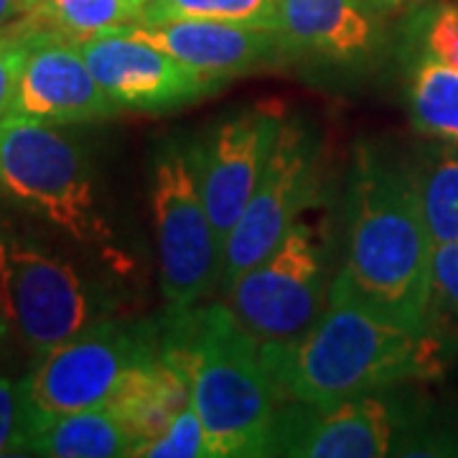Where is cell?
<instances>
[{
	"instance_id": "6da1fadb",
	"label": "cell",
	"mask_w": 458,
	"mask_h": 458,
	"mask_svg": "<svg viewBox=\"0 0 458 458\" xmlns=\"http://www.w3.org/2000/svg\"><path fill=\"white\" fill-rule=\"evenodd\" d=\"M262 360L280 400L334 405L382 393L400 382L436 377L445 342L430 331L400 327L369 309L336 276L328 306L303 334L288 342H260Z\"/></svg>"
},
{
	"instance_id": "7a4b0ae2",
	"label": "cell",
	"mask_w": 458,
	"mask_h": 458,
	"mask_svg": "<svg viewBox=\"0 0 458 458\" xmlns=\"http://www.w3.org/2000/svg\"><path fill=\"white\" fill-rule=\"evenodd\" d=\"M433 247L415 168L394 161L382 148H357L346 265L339 276L385 318L412 331H430Z\"/></svg>"
},
{
	"instance_id": "3957f363",
	"label": "cell",
	"mask_w": 458,
	"mask_h": 458,
	"mask_svg": "<svg viewBox=\"0 0 458 458\" xmlns=\"http://www.w3.org/2000/svg\"><path fill=\"white\" fill-rule=\"evenodd\" d=\"M161 357L191 385L209 458L265 456L278 412V387L260 339L227 306L165 311Z\"/></svg>"
},
{
	"instance_id": "277c9868",
	"label": "cell",
	"mask_w": 458,
	"mask_h": 458,
	"mask_svg": "<svg viewBox=\"0 0 458 458\" xmlns=\"http://www.w3.org/2000/svg\"><path fill=\"white\" fill-rule=\"evenodd\" d=\"M0 189L77 240L107 237L84 150L51 123L0 117Z\"/></svg>"
},
{
	"instance_id": "5b68a950",
	"label": "cell",
	"mask_w": 458,
	"mask_h": 458,
	"mask_svg": "<svg viewBox=\"0 0 458 458\" xmlns=\"http://www.w3.org/2000/svg\"><path fill=\"white\" fill-rule=\"evenodd\" d=\"M150 207L165 311L194 309L222 278V250L199 183V143L164 140L153 165Z\"/></svg>"
},
{
	"instance_id": "8992f818",
	"label": "cell",
	"mask_w": 458,
	"mask_h": 458,
	"mask_svg": "<svg viewBox=\"0 0 458 458\" xmlns=\"http://www.w3.org/2000/svg\"><path fill=\"white\" fill-rule=\"evenodd\" d=\"M161 352V324L140 318H98L80 334L38 354L26 377L41 418L105 408L123 375Z\"/></svg>"
},
{
	"instance_id": "52a82bcc",
	"label": "cell",
	"mask_w": 458,
	"mask_h": 458,
	"mask_svg": "<svg viewBox=\"0 0 458 458\" xmlns=\"http://www.w3.org/2000/svg\"><path fill=\"white\" fill-rule=\"evenodd\" d=\"M318 168V140L311 128L306 123L283 120L260 181L240 222L229 232L219 278L225 291L265 260L298 216L316 201L321 183Z\"/></svg>"
},
{
	"instance_id": "ba28073f",
	"label": "cell",
	"mask_w": 458,
	"mask_h": 458,
	"mask_svg": "<svg viewBox=\"0 0 458 458\" xmlns=\"http://www.w3.org/2000/svg\"><path fill=\"white\" fill-rule=\"evenodd\" d=\"M229 309L260 342H288L321 316L327 260L309 225L295 222L278 247L227 288Z\"/></svg>"
},
{
	"instance_id": "9c48e42d",
	"label": "cell",
	"mask_w": 458,
	"mask_h": 458,
	"mask_svg": "<svg viewBox=\"0 0 458 458\" xmlns=\"http://www.w3.org/2000/svg\"><path fill=\"white\" fill-rule=\"evenodd\" d=\"M408 428V408L390 390L349 397L334 405L293 403L276 412L265 456H397Z\"/></svg>"
},
{
	"instance_id": "30bf717a",
	"label": "cell",
	"mask_w": 458,
	"mask_h": 458,
	"mask_svg": "<svg viewBox=\"0 0 458 458\" xmlns=\"http://www.w3.org/2000/svg\"><path fill=\"white\" fill-rule=\"evenodd\" d=\"M87 64L99 87L128 110L165 113L214 95L227 80L183 64L128 31V26L80 38Z\"/></svg>"
},
{
	"instance_id": "8fae6325",
	"label": "cell",
	"mask_w": 458,
	"mask_h": 458,
	"mask_svg": "<svg viewBox=\"0 0 458 458\" xmlns=\"http://www.w3.org/2000/svg\"><path fill=\"white\" fill-rule=\"evenodd\" d=\"M0 276L11 321L36 354L98 321L102 306L69 262L33 247L0 245Z\"/></svg>"
},
{
	"instance_id": "7c38bea8",
	"label": "cell",
	"mask_w": 458,
	"mask_h": 458,
	"mask_svg": "<svg viewBox=\"0 0 458 458\" xmlns=\"http://www.w3.org/2000/svg\"><path fill=\"white\" fill-rule=\"evenodd\" d=\"M117 110L120 105L99 87L74 36L47 23L29 33L11 113L69 125L110 117Z\"/></svg>"
},
{
	"instance_id": "4fadbf2b",
	"label": "cell",
	"mask_w": 458,
	"mask_h": 458,
	"mask_svg": "<svg viewBox=\"0 0 458 458\" xmlns=\"http://www.w3.org/2000/svg\"><path fill=\"white\" fill-rule=\"evenodd\" d=\"M283 114L270 105H258L237 114H229L199 146V183L214 234L222 250L229 232L240 222L247 201L267 164V156L278 138Z\"/></svg>"
},
{
	"instance_id": "5bb4252c",
	"label": "cell",
	"mask_w": 458,
	"mask_h": 458,
	"mask_svg": "<svg viewBox=\"0 0 458 458\" xmlns=\"http://www.w3.org/2000/svg\"><path fill=\"white\" fill-rule=\"evenodd\" d=\"M288 56L334 66H361L382 47V13L369 0H278Z\"/></svg>"
},
{
	"instance_id": "9a60e30c",
	"label": "cell",
	"mask_w": 458,
	"mask_h": 458,
	"mask_svg": "<svg viewBox=\"0 0 458 458\" xmlns=\"http://www.w3.org/2000/svg\"><path fill=\"white\" fill-rule=\"evenodd\" d=\"M128 31L158 49L168 51L183 64L197 66L227 82L240 74L288 59L283 36L278 31L250 29L222 21L174 18L158 23H131Z\"/></svg>"
},
{
	"instance_id": "2e32d148",
	"label": "cell",
	"mask_w": 458,
	"mask_h": 458,
	"mask_svg": "<svg viewBox=\"0 0 458 458\" xmlns=\"http://www.w3.org/2000/svg\"><path fill=\"white\" fill-rule=\"evenodd\" d=\"M191 405V385L174 364L161 357L131 367L105 403V408L128 428L138 451L164 436L181 410Z\"/></svg>"
},
{
	"instance_id": "e0dca14e",
	"label": "cell",
	"mask_w": 458,
	"mask_h": 458,
	"mask_svg": "<svg viewBox=\"0 0 458 458\" xmlns=\"http://www.w3.org/2000/svg\"><path fill=\"white\" fill-rule=\"evenodd\" d=\"M138 441L107 408L41 418L26 454L51 458L135 456Z\"/></svg>"
},
{
	"instance_id": "ac0fdd59",
	"label": "cell",
	"mask_w": 458,
	"mask_h": 458,
	"mask_svg": "<svg viewBox=\"0 0 458 458\" xmlns=\"http://www.w3.org/2000/svg\"><path fill=\"white\" fill-rule=\"evenodd\" d=\"M412 125L430 138L458 146V69L423 54L410 80Z\"/></svg>"
},
{
	"instance_id": "d6986e66",
	"label": "cell",
	"mask_w": 458,
	"mask_h": 458,
	"mask_svg": "<svg viewBox=\"0 0 458 458\" xmlns=\"http://www.w3.org/2000/svg\"><path fill=\"white\" fill-rule=\"evenodd\" d=\"M415 183L433 242L458 240V146L430 148L415 165Z\"/></svg>"
},
{
	"instance_id": "ffe728a7",
	"label": "cell",
	"mask_w": 458,
	"mask_h": 458,
	"mask_svg": "<svg viewBox=\"0 0 458 458\" xmlns=\"http://www.w3.org/2000/svg\"><path fill=\"white\" fill-rule=\"evenodd\" d=\"M174 18L222 21L265 31L280 29L278 0H148L138 23H158Z\"/></svg>"
},
{
	"instance_id": "44dd1931",
	"label": "cell",
	"mask_w": 458,
	"mask_h": 458,
	"mask_svg": "<svg viewBox=\"0 0 458 458\" xmlns=\"http://www.w3.org/2000/svg\"><path fill=\"white\" fill-rule=\"evenodd\" d=\"M146 3L148 0H41L38 13L47 26L80 41L98 31L138 23Z\"/></svg>"
},
{
	"instance_id": "7402d4cb",
	"label": "cell",
	"mask_w": 458,
	"mask_h": 458,
	"mask_svg": "<svg viewBox=\"0 0 458 458\" xmlns=\"http://www.w3.org/2000/svg\"><path fill=\"white\" fill-rule=\"evenodd\" d=\"M41 423L29 397L26 379L0 377V456L26 454L33 430Z\"/></svg>"
},
{
	"instance_id": "603a6c76",
	"label": "cell",
	"mask_w": 458,
	"mask_h": 458,
	"mask_svg": "<svg viewBox=\"0 0 458 458\" xmlns=\"http://www.w3.org/2000/svg\"><path fill=\"white\" fill-rule=\"evenodd\" d=\"M138 456L146 458H209L204 426L194 405H186L164 436L140 448Z\"/></svg>"
},
{
	"instance_id": "cb8c5ba5",
	"label": "cell",
	"mask_w": 458,
	"mask_h": 458,
	"mask_svg": "<svg viewBox=\"0 0 458 458\" xmlns=\"http://www.w3.org/2000/svg\"><path fill=\"white\" fill-rule=\"evenodd\" d=\"M436 316L458 318V240L433 247V301L430 327Z\"/></svg>"
},
{
	"instance_id": "d4e9b609",
	"label": "cell",
	"mask_w": 458,
	"mask_h": 458,
	"mask_svg": "<svg viewBox=\"0 0 458 458\" xmlns=\"http://www.w3.org/2000/svg\"><path fill=\"white\" fill-rule=\"evenodd\" d=\"M423 54L458 69V3L436 8L423 31Z\"/></svg>"
},
{
	"instance_id": "484cf974",
	"label": "cell",
	"mask_w": 458,
	"mask_h": 458,
	"mask_svg": "<svg viewBox=\"0 0 458 458\" xmlns=\"http://www.w3.org/2000/svg\"><path fill=\"white\" fill-rule=\"evenodd\" d=\"M33 29L0 38V117H5L13 107L18 77H21L23 59H26V38Z\"/></svg>"
},
{
	"instance_id": "4316f807",
	"label": "cell",
	"mask_w": 458,
	"mask_h": 458,
	"mask_svg": "<svg viewBox=\"0 0 458 458\" xmlns=\"http://www.w3.org/2000/svg\"><path fill=\"white\" fill-rule=\"evenodd\" d=\"M41 0H0V38L41 26Z\"/></svg>"
},
{
	"instance_id": "83f0119b",
	"label": "cell",
	"mask_w": 458,
	"mask_h": 458,
	"mask_svg": "<svg viewBox=\"0 0 458 458\" xmlns=\"http://www.w3.org/2000/svg\"><path fill=\"white\" fill-rule=\"evenodd\" d=\"M369 3L375 5L382 16H387V13H397V11H405V8L423 5V3H428V0H369Z\"/></svg>"
},
{
	"instance_id": "f1b7e54d",
	"label": "cell",
	"mask_w": 458,
	"mask_h": 458,
	"mask_svg": "<svg viewBox=\"0 0 458 458\" xmlns=\"http://www.w3.org/2000/svg\"><path fill=\"white\" fill-rule=\"evenodd\" d=\"M11 327H13V321H11V309H8V295H5V285H3V276H0V344L5 342Z\"/></svg>"
}]
</instances>
